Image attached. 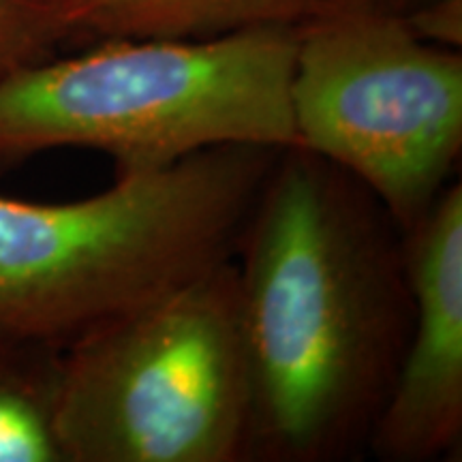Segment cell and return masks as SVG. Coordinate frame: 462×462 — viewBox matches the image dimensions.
Segmentation results:
<instances>
[{"mask_svg":"<svg viewBox=\"0 0 462 462\" xmlns=\"http://www.w3.org/2000/svg\"><path fill=\"white\" fill-rule=\"evenodd\" d=\"M234 268L251 373L246 462L368 454L411 326L404 231L340 167L282 148Z\"/></svg>","mask_w":462,"mask_h":462,"instance_id":"cell-1","label":"cell"},{"mask_svg":"<svg viewBox=\"0 0 462 462\" xmlns=\"http://www.w3.org/2000/svg\"><path fill=\"white\" fill-rule=\"evenodd\" d=\"M279 152L210 148L62 204L0 195V328L65 349L231 262Z\"/></svg>","mask_w":462,"mask_h":462,"instance_id":"cell-2","label":"cell"},{"mask_svg":"<svg viewBox=\"0 0 462 462\" xmlns=\"http://www.w3.org/2000/svg\"><path fill=\"white\" fill-rule=\"evenodd\" d=\"M298 28L212 39L112 37L0 79V171L97 150L116 176L221 146H298L289 82Z\"/></svg>","mask_w":462,"mask_h":462,"instance_id":"cell-3","label":"cell"},{"mask_svg":"<svg viewBox=\"0 0 462 462\" xmlns=\"http://www.w3.org/2000/svg\"><path fill=\"white\" fill-rule=\"evenodd\" d=\"M56 432L65 462H246L234 259L67 345Z\"/></svg>","mask_w":462,"mask_h":462,"instance_id":"cell-4","label":"cell"},{"mask_svg":"<svg viewBox=\"0 0 462 462\" xmlns=\"http://www.w3.org/2000/svg\"><path fill=\"white\" fill-rule=\"evenodd\" d=\"M289 101L298 146L356 178L402 231L456 180L462 51L401 14L345 0L298 26Z\"/></svg>","mask_w":462,"mask_h":462,"instance_id":"cell-5","label":"cell"},{"mask_svg":"<svg viewBox=\"0 0 462 462\" xmlns=\"http://www.w3.org/2000/svg\"><path fill=\"white\" fill-rule=\"evenodd\" d=\"M411 326L368 454L383 462L458 458L462 443V184L404 231Z\"/></svg>","mask_w":462,"mask_h":462,"instance_id":"cell-6","label":"cell"},{"mask_svg":"<svg viewBox=\"0 0 462 462\" xmlns=\"http://www.w3.org/2000/svg\"><path fill=\"white\" fill-rule=\"evenodd\" d=\"M345 0H58L67 43L112 37L212 39L298 28Z\"/></svg>","mask_w":462,"mask_h":462,"instance_id":"cell-7","label":"cell"},{"mask_svg":"<svg viewBox=\"0 0 462 462\" xmlns=\"http://www.w3.org/2000/svg\"><path fill=\"white\" fill-rule=\"evenodd\" d=\"M62 351L0 328V462H65L56 432Z\"/></svg>","mask_w":462,"mask_h":462,"instance_id":"cell-8","label":"cell"},{"mask_svg":"<svg viewBox=\"0 0 462 462\" xmlns=\"http://www.w3.org/2000/svg\"><path fill=\"white\" fill-rule=\"evenodd\" d=\"M58 0H0V79L60 51Z\"/></svg>","mask_w":462,"mask_h":462,"instance_id":"cell-9","label":"cell"},{"mask_svg":"<svg viewBox=\"0 0 462 462\" xmlns=\"http://www.w3.org/2000/svg\"><path fill=\"white\" fill-rule=\"evenodd\" d=\"M404 20L424 42L441 48H462V0H421Z\"/></svg>","mask_w":462,"mask_h":462,"instance_id":"cell-10","label":"cell"},{"mask_svg":"<svg viewBox=\"0 0 462 462\" xmlns=\"http://www.w3.org/2000/svg\"><path fill=\"white\" fill-rule=\"evenodd\" d=\"M364 5H371V7L392 11V14H409V11L418 7L421 0H360Z\"/></svg>","mask_w":462,"mask_h":462,"instance_id":"cell-11","label":"cell"}]
</instances>
